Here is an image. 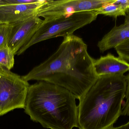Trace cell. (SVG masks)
<instances>
[{"label":"cell","instance_id":"obj_1","mask_svg":"<svg viewBox=\"0 0 129 129\" xmlns=\"http://www.w3.org/2000/svg\"><path fill=\"white\" fill-rule=\"evenodd\" d=\"M94 60L83 39L73 34L64 37L54 54L22 77L63 87L80 100L98 78Z\"/></svg>","mask_w":129,"mask_h":129},{"label":"cell","instance_id":"obj_2","mask_svg":"<svg viewBox=\"0 0 129 129\" xmlns=\"http://www.w3.org/2000/svg\"><path fill=\"white\" fill-rule=\"evenodd\" d=\"M126 76L122 74L99 76L79 100L78 128L109 129L122 115L126 91Z\"/></svg>","mask_w":129,"mask_h":129},{"label":"cell","instance_id":"obj_3","mask_svg":"<svg viewBox=\"0 0 129 129\" xmlns=\"http://www.w3.org/2000/svg\"><path fill=\"white\" fill-rule=\"evenodd\" d=\"M76 99L69 90L40 81L29 86L25 112L44 128L73 129L78 127Z\"/></svg>","mask_w":129,"mask_h":129},{"label":"cell","instance_id":"obj_4","mask_svg":"<svg viewBox=\"0 0 129 129\" xmlns=\"http://www.w3.org/2000/svg\"><path fill=\"white\" fill-rule=\"evenodd\" d=\"M98 16L95 11H86L44 19L31 39L16 55H20L39 42L73 35L76 30L94 21Z\"/></svg>","mask_w":129,"mask_h":129},{"label":"cell","instance_id":"obj_5","mask_svg":"<svg viewBox=\"0 0 129 129\" xmlns=\"http://www.w3.org/2000/svg\"><path fill=\"white\" fill-rule=\"evenodd\" d=\"M29 86L22 76L0 68V116L25 108Z\"/></svg>","mask_w":129,"mask_h":129},{"label":"cell","instance_id":"obj_6","mask_svg":"<svg viewBox=\"0 0 129 129\" xmlns=\"http://www.w3.org/2000/svg\"><path fill=\"white\" fill-rule=\"evenodd\" d=\"M115 0H48L38 10L36 15L50 19L63 15L97 9Z\"/></svg>","mask_w":129,"mask_h":129},{"label":"cell","instance_id":"obj_7","mask_svg":"<svg viewBox=\"0 0 129 129\" xmlns=\"http://www.w3.org/2000/svg\"><path fill=\"white\" fill-rule=\"evenodd\" d=\"M36 15L13 23L7 46L14 55L31 39L43 22Z\"/></svg>","mask_w":129,"mask_h":129},{"label":"cell","instance_id":"obj_8","mask_svg":"<svg viewBox=\"0 0 129 129\" xmlns=\"http://www.w3.org/2000/svg\"><path fill=\"white\" fill-rule=\"evenodd\" d=\"M48 0L28 4L0 5V23L13 24L36 15L38 9Z\"/></svg>","mask_w":129,"mask_h":129},{"label":"cell","instance_id":"obj_9","mask_svg":"<svg viewBox=\"0 0 129 129\" xmlns=\"http://www.w3.org/2000/svg\"><path fill=\"white\" fill-rule=\"evenodd\" d=\"M94 66L98 76L122 74L129 71V63L111 53L94 60Z\"/></svg>","mask_w":129,"mask_h":129},{"label":"cell","instance_id":"obj_10","mask_svg":"<svg viewBox=\"0 0 129 129\" xmlns=\"http://www.w3.org/2000/svg\"><path fill=\"white\" fill-rule=\"evenodd\" d=\"M128 39L129 25L123 23L114 26L98 42L97 45L100 52L103 53L108 50L115 48Z\"/></svg>","mask_w":129,"mask_h":129},{"label":"cell","instance_id":"obj_11","mask_svg":"<svg viewBox=\"0 0 129 129\" xmlns=\"http://www.w3.org/2000/svg\"><path fill=\"white\" fill-rule=\"evenodd\" d=\"M115 1L97 9L95 11L96 14L98 15L102 14L116 19L120 16H125L126 13L122 8L119 5L114 4V2Z\"/></svg>","mask_w":129,"mask_h":129},{"label":"cell","instance_id":"obj_12","mask_svg":"<svg viewBox=\"0 0 129 129\" xmlns=\"http://www.w3.org/2000/svg\"><path fill=\"white\" fill-rule=\"evenodd\" d=\"M14 56L8 46L0 49V68L10 70L14 66Z\"/></svg>","mask_w":129,"mask_h":129},{"label":"cell","instance_id":"obj_13","mask_svg":"<svg viewBox=\"0 0 129 129\" xmlns=\"http://www.w3.org/2000/svg\"><path fill=\"white\" fill-rule=\"evenodd\" d=\"M13 26L12 24L0 23V49L7 46Z\"/></svg>","mask_w":129,"mask_h":129},{"label":"cell","instance_id":"obj_14","mask_svg":"<svg viewBox=\"0 0 129 129\" xmlns=\"http://www.w3.org/2000/svg\"><path fill=\"white\" fill-rule=\"evenodd\" d=\"M115 49L119 57L129 63V39L115 48Z\"/></svg>","mask_w":129,"mask_h":129},{"label":"cell","instance_id":"obj_15","mask_svg":"<svg viewBox=\"0 0 129 129\" xmlns=\"http://www.w3.org/2000/svg\"><path fill=\"white\" fill-rule=\"evenodd\" d=\"M126 76V101L122 109V115L123 116H129V73Z\"/></svg>","mask_w":129,"mask_h":129},{"label":"cell","instance_id":"obj_16","mask_svg":"<svg viewBox=\"0 0 129 129\" xmlns=\"http://www.w3.org/2000/svg\"><path fill=\"white\" fill-rule=\"evenodd\" d=\"M114 4L119 5L124 12L127 13L129 11V0H115Z\"/></svg>","mask_w":129,"mask_h":129},{"label":"cell","instance_id":"obj_17","mask_svg":"<svg viewBox=\"0 0 129 129\" xmlns=\"http://www.w3.org/2000/svg\"><path fill=\"white\" fill-rule=\"evenodd\" d=\"M109 129H129V121L126 124L119 127H114L113 126Z\"/></svg>","mask_w":129,"mask_h":129},{"label":"cell","instance_id":"obj_18","mask_svg":"<svg viewBox=\"0 0 129 129\" xmlns=\"http://www.w3.org/2000/svg\"><path fill=\"white\" fill-rule=\"evenodd\" d=\"M125 16V17L124 23L129 25V12L126 13V15Z\"/></svg>","mask_w":129,"mask_h":129},{"label":"cell","instance_id":"obj_19","mask_svg":"<svg viewBox=\"0 0 129 129\" xmlns=\"http://www.w3.org/2000/svg\"><path fill=\"white\" fill-rule=\"evenodd\" d=\"M129 12H128V13H129Z\"/></svg>","mask_w":129,"mask_h":129}]
</instances>
